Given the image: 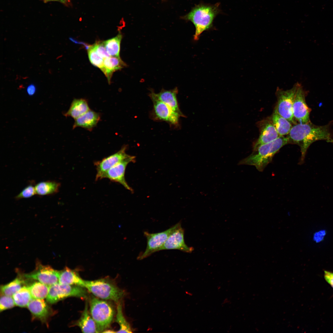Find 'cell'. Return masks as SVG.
Here are the masks:
<instances>
[{"mask_svg": "<svg viewBox=\"0 0 333 333\" xmlns=\"http://www.w3.org/2000/svg\"><path fill=\"white\" fill-rule=\"evenodd\" d=\"M100 114L89 110L84 114L75 120L73 129L81 127L91 131L100 120Z\"/></svg>", "mask_w": 333, "mask_h": 333, "instance_id": "obj_18", "label": "cell"}, {"mask_svg": "<svg viewBox=\"0 0 333 333\" xmlns=\"http://www.w3.org/2000/svg\"><path fill=\"white\" fill-rule=\"evenodd\" d=\"M90 110L87 101L83 98L74 99L68 111L64 114L66 117H71L75 120Z\"/></svg>", "mask_w": 333, "mask_h": 333, "instance_id": "obj_21", "label": "cell"}, {"mask_svg": "<svg viewBox=\"0 0 333 333\" xmlns=\"http://www.w3.org/2000/svg\"><path fill=\"white\" fill-rule=\"evenodd\" d=\"M300 83L297 82L293 87L286 90L278 87L276 94L278 102L276 108L278 113L291 123L296 124L293 113V106L297 88Z\"/></svg>", "mask_w": 333, "mask_h": 333, "instance_id": "obj_6", "label": "cell"}, {"mask_svg": "<svg viewBox=\"0 0 333 333\" xmlns=\"http://www.w3.org/2000/svg\"><path fill=\"white\" fill-rule=\"evenodd\" d=\"M273 123L279 136L287 135L292 126L291 122L281 116L275 108L271 117Z\"/></svg>", "mask_w": 333, "mask_h": 333, "instance_id": "obj_24", "label": "cell"}, {"mask_svg": "<svg viewBox=\"0 0 333 333\" xmlns=\"http://www.w3.org/2000/svg\"><path fill=\"white\" fill-rule=\"evenodd\" d=\"M27 307L35 318L43 322L47 321L51 314L49 306L43 299L32 298Z\"/></svg>", "mask_w": 333, "mask_h": 333, "instance_id": "obj_17", "label": "cell"}, {"mask_svg": "<svg viewBox=\"0 0 333 333\" xmlns=\"http://www.w3.org/2000/svg\"><path fill=\"white\" fill-rule=\"evenodd\" d=\"M84 287L97 298L116 302H118L124 295L123 290L104 279L84 280Z\"/></svg>", "mask_w": 333, "mask_h": 333, "instance_id": "obj_5", "label": "cell"}, {"mask_svg": "<svg viewBox=\"0 0 333 333\" xmlns=\"http://www.w3.org/2000/svg\"><path fill=\"white\" fill-rule=\"evenodd\" d=\"M36 90V88L35 85L34 84H31L27 86V92L29 96H32L35 93Z\"/></svg>", "mask_w": 333, "mask_h": 333, "instance_id": "obj_35", "label": "cell"}, {"mask_svg": "<svg viewBox=\"0 0 333 333\" xmlns=\"http://www.w3.org/2000/svg\"><path fill=\"white\" fill-rule=\"evenodd\" d=\"M93 45L97 53L101 58L104 60L110 56L106 50L104 41H97Z\"/></svg>", "mask_w": 333, "mask_h": 333, "instance_id": "obj_33", "label": "cell"}, {"mask_svg": "<svg viewBox=\"0 0 333 333\" xmlns=\"http://www.w3.org/2000/svg\"><path fill=\"white\" fill-rule=\"evenodd\" d=\"M220 11L219 3L213 5L201 3L195 5L181 18L193 24L195 28L194 39L197 40L204 31L212 27L213 21Z\"/></svg>", "mask_w": 333, "mask_h": 333, "instance_id": "obj_2", "label": "cell"}, {"mask_svg": "<svg viewBox=\"0 0 333 333\" xmlns=\"http://www.w3.org/2000/svg\"><path fill=\"white\" fill-rule=\"evenodd\" d=\"M331 287H332V288H333V285H331Z\"/></svg>", "mask_w": 333, "mask_h": 333, "instance_id": "obj_41", "label": "cell"}, {"mask_svg": "<svg viewBox=\"0 0 333 333\" xmlns=\"http://www.w3.org/2000/svg\"><path fill=\"white\" fill-rule=\"evenodd\" d=\"M127 148V146H124L117 152L94 162L97 170L96 180L101 179L109 169L130 156L126 153Z\"/></svg>", "mask_w": 333, "mask_h": 333, "instance_id": "obj_13", "label": "cell"}, {"mask_svg": "<svg viewBox=\"0 0 333 333\" xmlns=\"http://www.w3.org/2000/svg\"><path fill=\"white\" fill-rule=\"evenodd\" d=\"M288 143L287 137L280 136L276 140L253 150L249 156L240 160L238 165L254 166L258 171H262L271 162L276 153Z\"/></svg>", "mask_w": 333, "mask_h": 333, "instance_id": "obj_3", "label": "cell"}, {"mask_svg": "<svg viewBox=\"0 0 333 333\" xmlns=\"http://www.w3.org/2000/svg\"><path fill=\"white\" fill-rule=\"evenodd\" d=\"M326 232L325 230H321L315 233L314 235L313 239L317 243L320 242L323 239Z\"/></svg>", "mask_w": 333, "mask_h": 333, "instance_id": "obj_34", "label": "cell"}, {"mask_svg": "<svg viewBox=\"0 0 333 333\" xmlns=\"http://www.w3.org/2000/svg\"><path fill=\"white\" fill-rule=\"evenodd\" d=\"M116 322L118 323L120 329L117 333L132 332L131 327L125 318L122 312V306L121 303L119 302L117 307Z\"/></svg>", "mask_w": 333, "mask_h": 333, "instance_id": "obj_29", "label": "cell"}, {"mask_svg": "<svg viewBox=\"0 0 333 333\" xmlns=\"http://www.w3.org/2000/svg\"><path fill=\"white\" fill-rule=\"evenodd\" d=\"M15 305L12 296L3 294L1 296L0 300V311L12 308Z\"/></svg>", "mask_w": 333, "mask_h": 333, "instance_id": "obj_31", "label": "cell"}, {"mask_svg": "<svg viewBox=\"0 0 333 333\" xmlns=\"http://www.w3.org/2000/svg\"><path fill=\"white\" fill-rule=\"evenodd\" d=\"M150 97L153 102L154 112L157 119L173 125L178 123L179 117L182 116L164 103L154 97Z\"/></svg>", "mask_w": 333, "mask_h": 333, "instance_id": "obj_14", "label": "cell"}, {"mask_svg": "<svg viewBox=\"0 0 333 333\" xmlns=\"http://www.w3.org/2000/svg\"><path fill=\"white\" fill-rule=\"evenodd\" d=\"M84 333H98L96 324L88 309L86 301L84 309L80 318L75 323Z\"/></svg>", "mask_w": 333, "mask_h": 333, "instance_id": "obj_19", "label": "cell"}, {"mask_svg": "<svg viewBox=\"0 0 333 333\" xmlns=\"http://www.w3.org/2000/svg\"><path fill=\"white\" fill-rule=\"evenodd\" d=\"M220 288H221V287H220V286H218L217 287V289L218 290H220Z\"/></svg>", "mask_w": 333, "mask_h": 333, "instance_id": "obj_40", "label": "cell"}, {"mask_svg": "<svg viewBox=\"0 0 333 333\" xmlns=\"http://www.w3.org/2000/svg\"><path fill=\"white\" fill-rule=\"evenodd\" d=\"M44 3H47L48 2L51 1H58L60 2V0H43Z\"/></svg>", "mask_w": 333, "mask_h": 333, "instance_id": "obj_39", "label": "cell"}, {"mask_svg": "<svg viewBox=\"0 0 333 333\" xmlns=\"http://www.w3.org/2000/svg\"><path fill=\"white\" fill-rule=\"evenodd\" d=\"M23 281L17 278L9 283L1 286L2 294L12 296L22 287Z\"/></svg>", "mask_w": 333, "mask_h": 333, "instance_id": "obj_28", "label": "cell"}, {"mask_svg": "<svg viewBox=\"0 0 333 333\" xmlns=\"http://www.w3.org/2000/svg\"><path fill=\"white\" fill-rule=\"evenodd\" d=\"M84 287L76 285L62 284L57 282L49 286L47 297V301L53 304L70 297L86 298L87 293Z\"/></svg>", "mask_w": 333, "mask_h": 333, "instance_id": "obj_7", "label": "cell"}, {"mask_svg": "<svg viewBox=\"0 0 333 333\" xmlns=\"http://www.w3.org/2000/svg\"><path fill=\"white\" fill-rule=\"evenodd\" d=\"M163 0V1H165V0Z\"/></svg>", "mask_w": 333, "mask_h": 333, "instance_id": "obj_42", "label": "cell"}, {"mask_svg": "<svg viewBox=\"0 0 333 333\" xmlns=\"http://www.w3.org/2000/svg\"><path fill=\"white\" fill-rule=\"evenodd\" d=\"M35 195H36L35 186H33L32 184H30L23 189L15 196V198L16 199H19L30 198Z\"/></svg>", "mask_w": 333, "mask_h": 333, "instance_id": "obj_32", "label": "cell"}, {"mask_svg": "<svg viewBox=\"0 0 333 333\" xmlns=\"http://www.w3.org/2000/svg\"><path fill=\"white\" fill-rule=\"evenodd\" d=\"M35 186L36 195L42 196L56 194L59 191L60 184L56 181L47 180L40 182Z\"/></svg>", "mask_w": 333, "mask_h": 333, "instance_id": "obj_23", "label": "cell"}, {"mask_svg": "<svg viewBox=\"0 0 333 333\" xmlns=\"http://www.w3.org/2000/svg\"><path fill=\"white\" fill-rule=\"evenodd\" d=\"M230 301L228 298H225L223 301L222 304H225L227 303H229Z\"/></svg>", "mask_w": 333, "mask_h": 333, "instance_id": "obj_38", "label": "cell"}, {"mask_svg": "<svg viewBox=\"0 0 333 333\" xmlns=\"http://www.w3.org/2000/svg\"><path fill=\"white\" fill-rule=\"evenodd\" d=\"M16 305L21 307H25L33 298L27 286L22 287L13 296Z\"/></svg>", "mask_w": 333, "mask_h": 333, "instance_id": "obj_27", "label": "cell"}, {"mask_svg": "<svg viewBox=\"0 0 333 333\" xmlns=\"http://www.w3.org/2000/svg\"><path fill=\"white\" fill-rule=\"evenodd\" d=\"M308 91L300 83L295 93L293 106V113L295 121L298 123L304 124L310 121L311 109L307 105L305 97Z\"/></svg>", "mask_w": 333, "mask_h": 333, "instance_id": "obj_9", "label": "cell"}, {"mask_svg": "<svg viewBox=\"0 0 333 333\" xmlns=\"http://www.w3.org/2000/svg\"><path fill=\"white\" fill-rule=\"evenodd\" d=\"M71 1V0H60V2L67 6L70 5Z\"/></svg>", "mask_w": 333, "mask_h": 333, "instance_id": "obj_36", "label": "cell"}, {"mask_svg": "<svg viewBox=\"0 0 333 333\" xmlns=\"http://www.w3.org/2000/svg\"><path fill=\"white\" fill-rule=\"evenodd\" d=\"M260 135L253 146V150L261 145L270 142L280 136L273 123L271 118L265 119L259 123Z\"/></svg>", "mask_w": 333, "mask_h": 333, "instance_id": "obj_15", "label": "cell"}, {"mask_svg": "<svg viewBox=\"0 0 333 333\" xmlns=\"http://www.w3.org/2000/svg\"><path fill=\"white\" fill-rule=\"evenodd\" d=\"M33 298L43 299L46 298L49 286L39 282H35L27 286Z\"/></svg>", "mask_w": 333, "mask_h": 333, "instance_id": "obj_25", "label": "cell"}, {"mask_svg": "<svg viewBox=\"0 0 333 333\" xmlns=\"http://www.w3.org/2000/svg\"><path fill=\"white\" fill-rule=\"evenodd\" d=\"M179 222L164 231L156 233L145 231L144 236L147 239V246L145 251L137 257L139 260L145 258L153 253L158 252L163 245L171 232L178 226Z\"/></svg>", "mask_w": 333, "mask_h": 333, "instance_id": "obj_8", "label": "cell"}, {"mask_svg": "<svg viewBox=\"0 0 333 333\" xmlns=\"http://www.w3.org/2000/svg\"><path fill=\"white\" fill-rule=\"evenodd\" d=\"M122 38V35L120 32L115 37L104 41L106 50L110 56H120V45Z\"/></svg>", "mask_w": 333, "mask_h": 333, "instance_id": "obj_26", "label": "cell"}, {"mask_svg": "<svg viewBox=\"0 0 333 333\" xmlns=\"http://www.w3.org/2000/svg\"><path fill=\"white\" fill-rule=\"evenodd\" d=\"M102 332L104 333H115L116 332V331H114L113 330H112L106 329L104 331Z\"/></svg>", "mask_w": 333, "mask_h": 333, "instance_id": "obj_37", "label": "cell"}, {"mask_svg": "<svg viewBox=\"0 0 333 333\" xmlns=\"http://www.w3.org/2000/svg\"><path fill=\"white\" fill-rule=\"evenodd\" d=\"M58 282L70 285H76L84 287V280L82 279L76 271L67 267L60 271Z\"/></svg>", "mask_w": 333, "mask_h": 333, "instance_id": "obj_20", "label": "cell"}, {"mask_svg": "<svg viewBox=\"0 0 333 333\" xmlns=\"http://www.w3.org/2000/svg\"><path fill=\"white\" fill-rule=\"evenodd\" d=\"M330 121L323 125H317L310 121L304 124L298 123L292 126L287 135L288 143L297 144L300 148L301 162L304 161L306 151L313 142L323 140L333 144V131Z\"/></svg>", "mask_w": 333, "mask_h": 333, "instance_id": "obj_1", "label": "cell"}, {"mask_svg": "<svg viewBox=\"0 0 333 333\" xmlns=\"http://www.w3.org/2000/svg\"><path fill=\"white\" fill-rule=\"evenodd\" d=\"M184 234V230L181 227V222H179L178 226L171 232L158 251L162 250L177 249L187 253L192 252L194 249L192 247L188 246L185 243Z\"/></svg>", "mask_w": 333, "mask_h": 333, "instance_id": "obj_12", "label": "cell"}, {"mask_svg": "<svg viewBox=\"0 0 333 333\" xmlns=\"http://www.w3.org/2000/svg\"><path fill=\"white\" fill-rule=\"evenodd\" d=\"M105 68L104 74L107 77L109 83L113 73L120 70L126 66V64L121 59L120 56H110L104 60Z\"/></svg>", "mask_w": 333, "mask_h": 333, "instance_id": "obj_22", "label": "cell"}, {"mask_svg": "<svg viewBox=\"0 0 333 333\" xmlns=\"http://www.w3.org/2000/svg\"><path fill=\"white\" fill-rule=\"evenodd\" d=\"M135 158V156L130 155L108 170L102 176L101 179L107 178L111 181L119 183L127 190L132 192L133 190L125 180V173L128 164L134 162Z\"/></svg>", "mask_w": 333, "mask_h": 333, "instance_id": "obj_11", "label": "cell"}, {"mask_svg": "<svg viewBox=\"0 0 333 333\" xmlns=\"http://www.w3.org/2000/svg\"><path fill=\"white\" fill-rule=\"evenodd\" d=\"M178 92V89L176 87L169 90L162 89L158 93H156L153 91H151L149 95L166 104L174 111L183 116L179 109L177 100Z\"/></svg>", "mask_w": 333, "mask_h": 333, "instance_id": "obj_16", "label": "cell"}, {"mask_svg": "<svg viewBox=\"0 0 333 333\" xmlns=\"http://www.w3.org/2000/svg\"><path fill=\"white\" fill-rule=\"evenodd\" d=\"M87 51L89 60L91 63L100 69L104 73L105 70L104 59L97 54L93 45L89 46L87 48Z\"/></svg>", "mask_w": 333, "mask_h": 333, "instance_id": "obj_30", "label": "cell"}, {"mask_svg": "<svg viewBox=\"0 0 333 333\" xmlns=\"http://www.w3.org/2000/svg\"><path fill=\"white\" fill-rule=\"evenodd\" d=\"M90 312L98 332H102L110 326L115 314L110 304L96 297H92L90 299Z\"/></svg>", "mask_w": 333, "mask_h": 333, "instance_id": "obj_4", "label": "cell"}, {"mask_svg": "<svg viewBox=\"0 0 333 333\" xmlns=\"http://www.w3.org/2000/svg\"><path fill=\"white\" fill-rule=\"evenodd\" d=\"M60 271L47 265H43L37 262L35 270L24 275L27 279L36 280L50 286L58 282Z\"/></svg>", "mask_w": 333, "mask_h": 333, "instance_id": "obj_10", "label": "cell"}]
</instances>
